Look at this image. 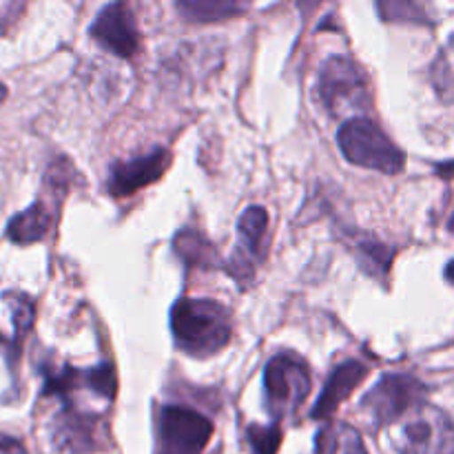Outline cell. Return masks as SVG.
Wrapping results in <instances>:
<instances>
[{
	"label": "cell",
	"instance_id": "1",
	"mask_svg": "<svg viewBox=\"0 0 454 454\" xmlns=\"http://www.w3.org/2000/svg\"><path fill=\"white\" fill-rule=\"evenodd\" d=\"M171 333L182 353L208 357L229 346L233 324L229 309L220 301L184 297L171 309Z\"/></svg>",
	"mask_w": 454,
	"mask_h": 454
},
{
	"label": "cell",
	"instance_id": "2",
	"mask_svg": "<svg viewBox=\"0 0 454 454\" xmlns=\"http://www.w3.org/2000/svg\"><path fill=\"white\" fill-rule=\"evenodd\" d=\"M341 153L357 167L395 176L406 164L403 151L368 118H353L337 133Z\"/></svg>",
	"mask_w": 454,
	"mask_h": 454
},
{
	"label": "cell",
	"instance_id": "3",
	"mask_svg": "<svg viewBox=\"0 0 454 454\" xmlns=\"http://www.w3.org/2000/svg\"><path fill=\"white\" fill-rule=\"evenodd\" d=\"M317 96L331 114L364 111L371 105V84L357 62L344 56H333L319 71Z\"/></svg>",
	"mask_w": 454,
	"mask_h": 454
},
{
	"label": "cell",
	"instance_id": "4",
	"mask_svg": "<svg viewBox=\"0 0 454 454\" xmlns=\"http://www.w3.org/2000/svg\"><path fill=\"white\" fill-rule=\"evenodd\" d=\"M310 371L304 359L295 355H275L264 371L266 408L275 419L293 415L300 411L310 393Z\"/></svg>",
	"mask_w": 454,
	"mask_h": 454
},
{
	"label": "cell",
	"instance_id": "5",
	"mask_svg": "<svg viewBox=\"0 0 454 454\" xmlns=\"http://www.w3.org/2000/svg\"><path fill=\"white\" fill-rule=\"evenodd\" d=\"M158 452L202 454L213 434V424L202 412L186 406H162L158 412Z\"/></svg>",
	"mask_w": 454,
	"mask_h": 454
},
{
	"label": "cell",
	"instance_id": "6",
	"mask_svg": "<svg viewBox=\"0 0 454 454\" xmlns=\"http://www.w3.org/2000/svg\"><path fill=\"white\" fill-rule=\"evenodd\" d=\"M424 395L426 386L417 377L402 372L384 375L364 397L362 411L368 412L375 426H386L421 406Z\"/></svg>",
	"mask_w": 454,
	"mask_h": 454
},
{
	"label": "cell",
	"instance_id": "7",
	"mask_svg": "<svg viewBox=\"0 0 454 454\" xmlns=\"http://www.w3.org/2000/svg\"><path fill=\"white\" fill-rule=\"evenodd\" d=\"M402 454H454V424L439 408L421 403L408 412L402 430Z\"/></svg>",
	"mask_w": 454,
	"mask_h": 454
},
{
	"label": "cell",
	"instance_id": "8",
	"mask_svg": "<svg viewBox=\"0 0 454 454\" xmlns=\"http://www.w3.org/2000/svg\"><path fill=\"white\" fill-rule=\"evenodd\" d=\"M269 213L264 207H248L238 222V248L226 264V273L242 288L251 286L255 269L266 260Z\"/></svg>",
	"mask_w": 454,
	"mask_h": 454
},
{
	"label": "cell",
	"instance_id": "9",
	"mask_svg": "<svg viewBox=\"0 0 454 454\" xmlns=\"http://www.w3.org/2000/svg\"><path fill=\"white\" fill-rule=\"evenodd\" d=\"M91 35L100 47L120 58H133L140 44L136 18L124 3L106 4L93 20Z\"/></svg>",
	"mask_w": 454,
	"mask_h": 454
},
{
	"label": "cell",
	"instance_id": "10",
	"mask_svg": "<svg viewBox=\"0 0 454 454\" xmlns=\"http://www.w3.org/2000/svg\"><path fill=\"white\" fill-rule=\"evenodd\" d=\"M168 164H171V153L167 149H153L149 153L127 160V162L114 164L109 171V180H106V191L114 198H129L136 191L160 180Z\"/></svg>",
	"mask_w": 454,
	"mask_h": 454
},
{
	"label": "cell",
	"instance_id": "11",
	"mask_svg": "<svg viewBox=\"0 0 454 454\" xmlns=\"http://www.w3.org/2000/svg\"><path fill=\"white\" fill-rule=\"evenodd\" d=\"M368 368L362 362H344L331 372L326 386H324L322 395H319L317 403H315L310 417L313 419H328L346 399L353 395V390L366 380Z\"/></svg>",
	"mask_w": 454,
	"mask_h": 454
},
{
	"label": "cell",
	"instance_id": "12",
	"mask_svg": "<svg viewBox=\"0 0 454 454\" xmlns=\"http://www.w3.org/2000/svg\"><path fill=\"white\" fill-rule=\"evenodd\" d=\"M56 446L71 454H89L98 448V419L91 415H78L69 411L58 417L53 428Z\"/></svg>",
	"mask_w": 454,
	"mask_h": 454
},
{
	"label": "cell",
	"instance_id": "13",
	"mask_svg": "<svg viewBox=\"0 0 454 454\" xmlns=\"http://www.w3.org/2000/svg\"><path fill=\"white\" fill-rule=\"evenodd\" d=\"M53 224V211L47 207V202L38 200V202L31 204L29 208H25L22 213L13 215L7 224V238L13 244H27L40 242L44 235L49 233Z\"/></svg>",
	"mask_w": 454,
	"mask_h": 454
},
{
	"label": "cell",
	"instance_id": "14",
	"mask_svg": "<svg viewBox=\"0 0 454 454\" xmlns=\"http://www.w3.org/2000/svg\"><path fill=\"white\" fill-rule=\"evenodd\" d=\"M315 452L317 454H368L364 439L353 426L331 424L319 430L315 439Z\"/></svg>",
	"mask_w": 454,
	"mask_h": 454
},
{
	"label": "cell",
	"instance_id": "15",
	"mask_svg": "<svg viewBox=\"0 0 454 454\" xmlns=\"http://www.w3.org/2000/svg\"><path fill=\"white\" fill-rule=\"evenodd\" d=\"M176 7L189 22H217L244 12V4L233 0H180Z\"/></svg>",
	"mask_w": 454,
	"mask_h": 454
},
{
	"label": "cell",
	"instance_id": "16",
	"mask_svg": "<svg viewBox=\"0 0 454 454\" xmlns=\"http://www.w3.org/2000/svg\"><path fill=\"white\" fill-rule=\"evenodd\" d=\"M173 247H176L177 255L191 266L215 269L217 262H220L215 247L208 239H204L200 233H195V231H182V233H177V238L173 239Z\"/></svg>",
	"mask_w": 454,
	"mask_h": 454
},
{
	"label": "cell",
	"instance_id": "17",
	"mask_svg": "<svg viewBox=\"0 0 454 454\" xmlns=\"http://www.w3.org/2000/svg\"><path fill=\"white\" fill-rule=\"evenodd\" d=\"M4 297L9 300V309H12L13 331H16V337H13V353L18 357V348H20L22 340L29 333V328L34 326V301H31V297L22 295V293H7Z\"/></svg>",
	"mask_w": 454,
	"mask_h": 454
},
{
	"label": "cell",
	"instance_id": "18",
	"mask_svg": "<svg viewBox=\"0 0 454 454\" xmlns=\"http://www.w3.org/2000/svg\"><path fill=\"white\" fill-rule=\"evenodd\" d=\"M355 248H357L359 262L364 264V269H368V273H380L384 278L386 270L390 269L393 251H388V247H384V244L372 242V239H364V242L355 244Z\"/></svg>",
	"mask_w": 454,
	"mask_h": 454
},
{
	"label": "cell",
	"instance_id": "19",
	"mask_svg": "<svg viewBox=\"0 0 454 454\" xmlns=\"http://www.w3.org/2000/svg\"><path fill=\"white\" fill-rule=\"evenodd\" d=\"M248 442H251L253 452L255 454H278L279 442H282V433L278 426H251L248 428Z\"/></svg>",
	"mask_w": 454,
	"mask_h": 454
},
{
	"label": "cell",
	"instance_id": "20",
	"mask_svg": "<svg viewBox=\"0 0 454 454\" xmlns=\"http://www.w3.org/2000/svg\"><path fill=\"white\" fill-rule=\"evenodd\" d=\"M0 454H27V450L18 439L0 433Z\"/></svg>",
	"mask_w": 454,
	"mask_h": 454
},
{
	"label": "cell",
	"instance_id": "21",
	"mask_svg": "<svg viewBox=\"0 0 454 454\" xmlns=\"http://www.w3.org/2000/svg\"><path fill=\"white\" fill-rule=\"evenodd\" d=\"M437 173L443 177H454V160H450V162L437 164Z\"/></svg>",
	"mask_w": 454,
	"mask_h": 454
},
{
	"label": "cell",
	"instance_id": "22",
	"mask_svg": "<svg viewBox=\"0 0 454 454\" xmlns=\"http://www.w3.org/2000/svg\"><path fill=\"white\" fill-rule=\"evenodd\" d=\"M446 278L450 279V282H454V262H450V264H448V269H446Z\"/></svg>",
	"mask_w": 454,
	"mask_h": 454
},
{
	"label": "cell",
	"instance_id": "23",
	"mask_svg": "<svg viewBox=\"0 0 454 454\" xmlns=\"http://www.w3.org/2000/svg\"><path fill=\"white\" fill-rule=\"evenodd\" d=\"M4 93H7V91H4V87H3V84H0V100H3V98H4Z\"/></svg>",
	"mask_w": 454,
	"mask_h": 454
}]
</instances>
